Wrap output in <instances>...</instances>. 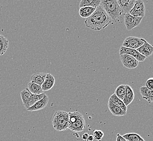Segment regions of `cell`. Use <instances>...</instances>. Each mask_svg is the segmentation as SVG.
Wrapping results in <instances>:
<instances>
[{
  "label": "cell",
  "instance_id": "20",
  "mask_svg": "<svg viewBox=\"0 0 153 141\" xmlns=\"http://www.w3.org/2000/svg\"><path fill=\"white\" fill-rule=\"evenodd\" d=\"M27 89L32 95H40L43 93V91L41 86L33 83L28 84Z\"/></svg>",
  "mask_w": 153,
  "mask_h": 141
},
{
  "label": "cell",
  "instance_id": "18",
  "mask_svg": "<svg viewBox=\"0 0 153 141\" xmlns=\"http://www.w3.org/2000/svg\"><path fill=\"white\" fill-rule=\"evenodd\" d=\"M96 10L95 8L89 7H85L80 8L79 9V15L82 18H88L89 16L92 15Z\"/></svg>",
  "mask_w": 153,
  "mask_h": 141
},
{
  "label": "cell",
  "instance_id": "30",
  "mask_svg": "<svg viewBox=\"0 0 153 141\" xmlns=\"http://www.w3.org/2000/svg\"><path fill=\"white\" fill-rule=\"evenodd\" d=\"M89 134L87 133H85L82 136V139L84 141H87V138L88 137Z\"/></svg>",
  "mask_w": 153,
  "mask_h": 141
},
{
  "label": "cell",
  "instance_id": "6",
  "mask_svg": "<svg viewBox=\"0 0 153 141\" xmlns=\"http://www.w3.org/2000/svg\"><path fill=\"white\" fill-rule=\"evenodd\" d=\"M143 18H136L130 14H126L124 16V22L126 29L128 31H131L134 28L136 27L140 24Z\"/></svg>",
  "mask_w": 153,
  "mask_h": 141
},
{
  "label": "cell",
  "instance_id": "4",
  "mask_svg": "<svg viewBox=\"0 0 153 141\" xmlns=\"http://www.w3.org/2000/svg\"><path fill=\"white\" fill-rule=\"evenodd\" d=\"M144 40V39L137 37H128L124 41L122 46L131 49H137L143 45Z\"/></svg>",
  "mask_w": 153,
  "mask_h": 141
},
{
  "label": "cell",
  "instance_id": "8",
  "mask_svg": "<svg viewBox=\"0 0 153 141\" xmlns=\"http://www.w3.org/2000/svg\"><path fill=\"white\" fill-rule=\"evenodd\" d=\"M119 52H120V55L128 54V55H131L134 58H135L138 62H144L146 59L145 57L142 55L138 51H137L136 49L128 48L123 46H121L120 47Z\"/></svg>",
  "mask_w": 153,
  "mask_h": 141
},
{
  "label": "cell",
  "instance_id": "12",
  "mask_svg": "<svg viewBox=\"0 0 153 141\" xmlns=\"http://www.w3.org/2000/svg\"><path fill=\"white\" fill-rule=\"evenodd\" d=\"M55 84V79L51 74H46L45 80L44 82L41 87L43 91H48L52 89Z\"/></svg>",
  "mask_w": 153,
  "mask_h": 141
},
{
  "label": "cell",
  "instance_id": "21",
  "mask_svg": "<svg viewBox=\"0 0 153 141\" xmlns=\"http://www.w3.org/2000/svg\"><path fill=\"white\" fill-rule=\"evenodd\" d=\"M45 95V93H42L40 95H32L31 96V98L30 99L29 101L27 103V104L25 106V109H28V108L32 106L33 105L35 104L37 102L39 101Z\"/></svg>",
  "mask_w": 153,
  "mask_h": 141
},
{
  "label": "cell",
  "instance_id": "29",
  "mask_svg": "<svg viewBox=\"0 0 153 141\" xmlns=\"http://www.w3.org/2000/svg\"><path fill=\"white\" fill-rule=\"evenodd\" d=\"M116 141H127L125 138L123 137V136L120 135V134H118L117 135Z\"/></svg>",
  "mask_w": 153,
  "mask_h": 141
},
{
  "label": "cell",
  "instance_id": "32",
  "mask_svg": "<svg viewBox=\"0 0 153 141\" xmlns=\"http://www.w3.org/2000/svg\"><path fill=\"white\" fill-rule=\"evenodd\" d=\"M5 39H6L5 37H3V35H0V43Z\"/></svg>",
  "mask_w": 153,
  "mask_h": 141
},
{
  "label": "cell",
  "instance_id": "9",
  "mask_svg": "<svg viewBox=\"0 0 153 141\" xmlns=\"http://www.w3.org/2000/svg\"><path fill=\"white\" fill-rule=\"evenodd\" d=\"M86 127V122L83 116L80 117L75 122L69 124L68 129L74 132H82Z\"/></svg>",
  "mask_w": 153,
  "mask_h": 141
},
{
  "label": "cell",
  "instance_id": "2",
  "mask_svg": "<svg viewBox=\"0 0 153 141\" xmlns=\"http://www.w3.org/2000/svg\"><path fill=\"white\" fill-rule=\"evenodd\" d=\"M100 5L111 20H116L124 14L117 0L101 1Z\"/></svg>",
  "mask_w": 153,
  "mask_h": 141
},
{
  "label": "cell",
  "instance_id": "24",
  "mask_svg": "<svg viewBox=\"0 0 153 141\" xmlns=\"http://www.w3.org/2000/svg\"><path fill=\"white\" fill-rule=\"evenodd\" d=\"M20 97L22 98V103L25 106L27 104L30 99L31 98L32 94L27 88V89H25L24 90H22V92L20 93Z\"/></svg>",
  "mask_w": 153,
  "mask_h": 141
},
{
  "label": "cell",
  "instance_id": "11",
  "mask_svg": "<svg viewBox=\"0 0 153 141\" xmlns=\"http://www.w3.org/2000/svg\"><path fill=\"white\" fill-rule=\"evenodd\" d=\"M136 0H126V1H117L120 8L124 14H128L131 10L136 3Z\"/></svg>",
  "mask_w": 153,
  "mask_h": 141
},
{
  "label": "cell",
  "instance_id": "27",
  "mask_svg": "<svg viewBox=\"0 0 153 141\" xmlns=\"http://www.w3.org/2000/svg\"><path fill=\"white\" fill-rule=\"evenodd\" d=\"M104 134L100 130H95L93 132L94 138L97 141H101V139L104 137Z\"/></svg>",
  "mask_w": 153,
  "mask_h": 141
},
{
  "label": "cell",
  "instance_id": "3",
  "mask_svg": "<svg viewBox=\"0 0 153 141\" xmlns=\"http://www.w3.org/2000/svg\"><path fill=\"white\" fill-rule=\"evenodd\" d=\"M53 128L57 131H63L68 129L69 115L64 111H58L53 114L52 118Z\"/></svg>",
  "mask_w": 153,
  "mask_h": 141
},
{
  "label": "cell",
  "instance_id": "14",
  "mask_svg": "<svg viewBox=\"0 0 153 141\" xmlns=\"http://www.w3.org/2000/svg\"><path fill=\"white\" fill-rule=\"evenodd\" d=\"M135 94L133 89L129 85H126V94L123 99V103L126 105V106H128L131 103L134 99Z\"/></svg>",
  "mask_w": 153,
  "mask_h": 141
},
{
  "label": "cell",
  "instance_id": "28",
  "mask_svg": "<svg viewBox=\"0 0 153 141\" xmlns=\"http://www.w3.org/2000/svg\"><path fill=\"white\" fill-rule=\"evenodd\" d=\"M146 84V87L147 89L150 90H153V78H150L147 80Z\"/></svg>",
  "mask_w": 153,
  "mask_h": 141
},
{
  "label": "cell",
  "instance_id": "22",
  "mask_svg": "<svg viewBox=\"0 0 153 141\" xmlns=\"http://www.w3.org/2000/svg\"><path fill=\"white\" fill-rule=\"evenodd\" d=\"M109 99H110L111 101H112L114 104L120 107L122 110L126 112L127 111V106H126V105L124 104L123 101L118 98L114 93H113V95H111Z\"/></svg>",
  "mask_w": 153,
  "mask_h": 141
},
{
  "label": "cell",
  "instance_id": "23",
  "mask_svg": "<svg viewBox=\"0 0 153 141\" xmlns=\"http://www.w3.org/2000/svg\"><path fill=\"white\" fill-rule=\"evenodd\" d=\"M123 137L127 141H145L141 136L136 133H128Z\"/></svg>",
  "mask_w": 153,
  "mask_h": 141
},
{
  "label": "cell",
  "instance_id": "25",
  "mask_svg": "<svg viewBox=\"0 0 153 141\" xmlns=\"http://www.w3.org/2000/svg\"><path fill=\"white\" fill-rule=\"evenodd\" d=\"M114 94L121 101H123L126 94V85H120L116 89Z\"/></svg>",
  "mask_w": 153,
  "mask_h": 141
},
{
  "label": "cell",
  "instance_id": "26",
  "mask_svg": "<svg viewBox=\"0 0 153 141\" xmlns=\"http://www.w3.org/2000/svg\"><path fill=\"white\" fill-rule=\"evenodd\" d=\"M8 41L6 38L5 40L0 43V56L3 55L6 52L8 48Z\"/></svg>",
  "mask_w": 153,
  "mask_h": 141
},
{
  "label": "cell",
  "instance_id": "10",
  "mask_svg": "<svg viewBox=\"0 0 153 141\" xmlns=\"http://www.w3.org/2000/svg\"><path fill=\"white\" fill-rule=\"evenodd\" d=\"M137 51L141 54L143 55L146 58L150 57L153 54V46L148 43L146 40L144 39V43L142 46L136 49Z\"/></svg>",
  "mask_w": 153,
  "mask_h": 141
},
{
  "label": "cell",
  "instance_id": "31",
  "mask_svg": "<svg viewBox=\"0 0 153 141\" xmlns=\"http://www.w3.org/2000/svg\"><path fill=\"white\" fill-rule=\"evenodd\" d=\"M94 137L92 135H89L88 137L87 138V141H93L94 140Z\"/></svg>",
  "mask_w": 153,
  "mask_h": 141
},
{
  "label": "cell",
  "instance_id": "13",
  "mask_svg": "<svg viewBox=\"0 0 153 141\" xmlns=\"http://www.w3.org/2000/svg\"><path fill=\"white\" fill-rule=\"evenodd\" d=\"M49 97H48V95H45L41 100L37 102L32 106L28 108V109H27V110L28 111L41 110L46 107L49 103Z\"/></svg>",
  "mask_w": 153,
  "mask_h": 141
},
{
  "label": "cell",
  "instance_id": "7",
  "mask_svg": "<svg viewBox=\"0 0 153 141\" xmlns=\"http://www.w3.org/2000/svg\"><path fill=\"white\" fill-rule=\"evenodd\" d=\"M120 59L123 66L128 69H134L138 65L139 62L135 58L128 54L120 55Z\"/></svg>",
  "mask_w": 153,
  "mask_h": 141
},
{
  "label": "cell",
  "instance_id": "16",
  "mask_svg": "<svg viewBox=\"0 0 153 141\" xmlns=\"http://www.w3.org/2000/svg\"><path fill=\"white\" fill-rule=\"evenodd\" d=\"M140 92L144 100L149 103L153 102V90L147 89L146 86H142L140 89Z\"/></svg>",
  "mask_w": 153,
  "mask_h": 141
},
{
  "label": "cell",
  "instance_id": "19",
  "mask_svg": "<svg viewBox=\"0 0 153 141\" xmlns=\"http://www.w3.org/2000/svg\"><path fill=\"white\" fill-rule=\"evenodd\" d=\"M101 3L100 0H82L79 4V7H89L97 8L100 6Z\"/></svg>",
  "mask_w": 153,
  "mask_h": 141
},
{
  "label": "cell",
  "instance_id": "5",
  "mask_svg": "<svg viewBox=\"0 0 153 141\" xmlns=\"http://www.w3.org/2000/svg\"><path fill=\"white\" fill-rule=\"evenodd\" d=\"M146 8L142 0H136L134 6L129 14L136 18H143L145 15Z\"/></svg>",
  "mask_w": 153,
  "mask_h": 141
},
{
  "label": "cell",
  "instance_id": "15",
  "mask_svg": "<svg viewBox=\"0 0 153 141\" xmlns=\"http://www.w3.org/2000/svg\"><path fill=\"white\" fill-rule=\"evenodd\" d=\"M108 107L112 114L115 116H123L126 114V112L122 110L120 107L114 104L110 99H108Z\"/></svg>",
  "mask_w": 153,
  "mask_h": 141
},
{
  "label": "cell",
  "instance_id": "1",
  "mask_svg": "<svg viewBox=\"0 0 153 141\" xmlns=\"http://www.w3.org/2000/svg\"><path fill=\"white\" fill-rule=\"evenodd\" d=\"M112 20L100 4L92 15L87 18L85 23L87 27L95 31H100L107 27Z\"/></svg>",
  "mask_w": 153,
  "mask_h": 141
},
{
  "label": "cell",
  "instance_id": "17",
  "mask_svg": "<svg viewBox=\"0 0 153 141\" xmlns=\"http://www.w3.org/2000/svg\"><path fill=\"white\" fill-rule=\"evenodd\" d=\"M46 74H47L45 73H36L33 74L31 76L30 82L35 83L41 86L45 80Z\"/></svg>",
  "mask_w": 153,
  "mask_h": 141
}]
</instances>
